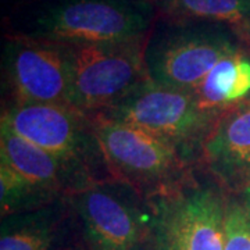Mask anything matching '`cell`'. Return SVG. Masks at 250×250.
<instances>
[{
    "mask_svg": "<svg viewBox=\"0 0 250 250\" xmlns=\"http://www.w3.org/2000/svg\"><path fill=\"white\" fill-rule=\"evenodd\" d=\"M153 17L150 0H60L39 13L28 36L56 43L124 42L146 36Z\"/></svg>",
    "mask_w": 250,
    "mask_h": 250,
    "instance_id": "277c9868",
    "label": "cell"
},
{
    "mask_svg": "<svg viewBox=\"0 0 250 250\" xmlns=\"http://www.w3.org/2000/svg\"><path fill=\"white\" fill-rule=\"evenodd\" d=\"M193 93L203 110L221 116L249 98L250 60L241 50L224 57Z\"/></svg>",
    "mask_w": 250,
    "mask_h": 250,
    "instance_id": "4fadbf2b",
    "label": "cell"
},
{
    "mask_svg": "<svg viewBox=\"0 0 250 250\" xmlns=\"http://www.w3.org/2000/svg\"><path fill=\"white\" fill-rule=\"evenodd\" d=\"M152 217L150 250H224L223 193L190 175L177 189L146 199Z\"/></svg>",
    "mask_w": 250,
    "mask_h": 250,
    "instance_id": "5b68a950",
    "label": "cell"
},
{
    "mask_svg": "<svg viewBox=\"0 0 250 250\" xmlns=\"http://www.w3.org/2000/svg\"><path fill=\"white\" fill-rule=\"evenodd\" d=\"M92 250L150 249L147 200L117 179L98 181L67 197Z\"/></svg>",
    "mask_w": 250,
    "mask_h": 250,
    "instance_id": "8992f818",
    "label": "cell"
},
{
    "mask_svg": "<svg viewBox=\"0 0 250 250\" xmlns=\"http://www.w3.org/2000/svg\"><path fill=\"white\" fill-rule=\"evenodd\" d=\"M200 159L224 187L245 189L250 182V102L233 104L218 117Z\"/></svg>",
    "mask_w": 250,
    "mask_h": 250,
    "instance_id": "8fae6325",
    "label": "cell"
},
{
    "mask_svg": "<svg viewBox=\"0 0 250 250\" xmlns=\"http://www.w3.org/2000/svg\"><path fill=\"white\" fill-rule=\"evenodd\" d=\"M0 161L31 187L56 200L98 182L88 171L29 143L3 123L0 125Z\"/></svg>",
    "mask_w": 250,
    "mask_h": 250,
    "instance_id": "30bf717a",
    "label": "cell"
},
{
    "mask_svg": "<svg viewBox=\"0 0 250 250\" xmlns=\"http://www.w3.org/2000/svg\"><path fill=\"white\" fill-rule=\"evenodd\" d=\"M170 17L227 24L243 32L250 28V0H159Z\"/></svg>",
    "mask_w": 250,
    "mask_h": 250,
    "instance_id": "5bb4252c",
    "label": "cell"
},
{
    "mask_svg": "<svg viewBox=\"0 0 250 250\" xmlns=\"http://www.w3.org/2000/svg\"><path fill=\"white\" fill-rule=\"evenodd\" d=\"M4 72L11 104L71 106L60 43L28 35L14 38L6 46Z\"/></svg>",
    "mask_w": 250,
    "mask_h": 250,
    "instance_id": "9c48e42d",
    "label": "cell"
},
{
    "mask_svg": "<svg viewBox=\"0 0 250 250\" xmlns=\"http://www.w3.org/2000/svg\"><path fill=\"white\" fill-rule=\"evenodd\" d=\"M224 250H250V210L242 200H227Z\"/></svg>",
    "mask_w": 250,
    "mask_h": 250,
    "instance_id": "9a60e30c",
    "label": "cell"
},
{
    "mask_svg": "<svg viewBox=\"0 0 250 250\" xmlns=\"http://www.w3.org/2000/svg\"><path fill=\"white\" fill-rule=\"evenodd\" d=\"M242 203L250 210V182L242 190Z\"/></svg>",
    "mask_w": 250,
    "mask_h": 250,
    "instance_id": "2e32d148",
    "label": "cell"
},
{
    "mask_svg": "<svg viewBox=\"0 0 250 250\" xmlns=\"http://www.w3.org/2000/svg\"><path fill=\"white\" fill-rule=\"evenodd\" d=\"M68 199L3 217L0 250H75Z\"/></svg>",
    "mask_w": 250,
    "mask_h": 250,
    "instance_id": "7c38bea8",
    "label": "cell"
},
{
    "mask_svg": "<svg viewBox=\"0 0 250 250\" xmlns=\"http://www.w3.org/2000/svg\"><path fill=\"white\" fill-rule=\"evenodd\" d=\"M147 250H150V249H147Z\"/></svg>",
    "mask_w": 250,
    "mask_h": 250,
    "instance_id": "ac0fdd59",
    "label": "cell"
},
{
    "mask_svg": "<svg viewBox=\"0 0 250 250\" xmlns=\"http://www.w3.org/2000/svg\"><path fill=\"white\" fill-rule=\"evenodd\" d=\"M1 123L29 143L88 171L98 181L108 172L92 118L71 106L10 104Z\"/></svg>",
    "mask_w": 250,
    "mask_h": 250,
    "instance_id": "ba28073f",
    "label": "cell"
},
{
    "mask_svg": "<svg viewBox=\"0 0 250 250\" xmlns=\"http://www.w3.org/2000/svg\"><path fill=\"white\" fill-rule=\"evenodd\" d=\"M93 117L142 129L168 143L190 164L200 159L202 147L220 116L200 107L193 92L147 80L113 107Z\"/></svg>",
    "mask_w": 250,
    "mask_h": 250,
    "instance_id": "7a4b0ae2",
    "label": "cell"
},
{
    "mask_svg": "<svg viewBox=\"0 0 250 250\" xmlns=\"http://www.w3.org/2000/svg\"><path fill=\"white\" fill-rule=\"evenodd\" d=\"M90 118L111 178L134 188L143 199L166 195L192 175L189 163L168 143L129 125Z\"/></svg>",
    "mask_w": 250,
    "mask_h": 250,
    "instance_id": "3957f363",
    "label": "cell"
},
{
    "mask_svg": "<svg viewBox=\"0 0 250 250\" xmlns=\"http://www.w3.org/2000/svg\"><path fill=\"white\" fill-rule=\"evenodd\" d=\"M246 100H248V102H250V95H249V98L246 99Z\"/></svg>",
    "mask_w": 250,
    "mask_h": 250,
    "instance_id": "e0dca14e",
    "label": "cell"
},
{
    "mask_svg": "<svg viewBox=\"0 0 250 250\" xmlns=\"http://www.w3.org/2000/svg\"><path fill=\"white\" fill-rule=\"evenodd\" d=\"M238 50L220 24H178L160 29L147 42L146 70L157 85L195 92L217 62Z\"/></svg>",
    "mask_w": 250,
    "mask_h": 250,
    "instance_id": "52a82bcc",
    "label": "cell"
},
{
    "mask_svg": "<svg viewBox=\"0 0 250 250\" xmlns=\"http://www.w3.org/2000/svg\"><path fill=\"white\" fill-rule=\"evenodd\" d=\"M67 62L68 100L88 117L117 104L149 80L146 36L104 43H60Z\"/></svg>",
    "mask_w": 250,
    "mask_h": 250,
    "instance_id": "6da1fadb",
    "label": "cell"
}]
</instances>
